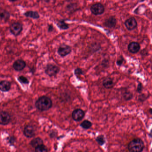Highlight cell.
Returning <instances> with one entry per match:
<instances>
[{"mask_svg": "<svg viewBox=\"0 0 152 152\" xmlns=\"http://www.w3.org/2000/svg\"><path fill=\"white\" fill-rule=\"evenodd\" d=\"M140 44L138 42H131L128 46V50L130 53L132 54H136L140 50Z\"/></svg>", "mask_w": 152, "mask_h": 152, "instance_id": "8fae6325", "label": "cell"}, {"mask_svg": "<svg viewBox=\"0 0 152 152\" xmlns=\"http://www.w3.org/2000/svg\"><path fill=\"white\" fill-rule=\"evenodd\" d=\"M116 24H117V19L116 18L112 16L106 19L104 24V26L107 27L112 28L116 26Z\"/></svg>", "mask_w": 152, "mask_h": 152, "instance_id": "4fadbf2b", "label": "cell"}, {"mask_svg": "<svg viewBox=\"0 0 152 152\" xmlns=\"http://www.w3.org/2000/svg\"><path fill=\"white\" fill-rule=\"evenodd\" d=\"M8 1H10V2H14L15 1H18V0H8Z\"/></svg>", "mask_w": 152, "mask_h": 152, "instance_id": "f546056e", "label": "cell"}, {"mask_svg": "<svg viewBox=\"0 0 152 152\" xmlns=\"http://www.w3.org/2000/svg\"><path fill=\"white\" fill-rule=\"evenodd\" d=\"M125 26L129 31H132L137 27V23L134 18H130L126 20L125 22Z\"/></svg>", "mask_w": 152, "mask_h": 152, "instance_id": "9c48e42d", "label": "cell"}, {"mask_svg": "<svg viewBox=\"0 0 152 152\" xmlns=\"http://www.w3.org/2000/svg\"><path fill=\"white\" fill-rule=\"evenodd\" d=\"M25 135L28 138H31L35 135V130L33 126L28 125L25 127L24 131Z\"/></svg>", "mask_w": 152, "mask_h": 152, "instance_id": "7c38bea8", "label": "cell"}, {"mask_svg": "<svg viewBox=\"0 0 152 152\" xmlns=\"http://www.w3.org/2000/svg\"><path fill=\"white\" fill-rule=\"evenodd\" d=\"M144 143L141 139H134L128 145V149L130 152H141L144 149Z\"/></svg>", "mask_w": 152, "mask_h": 152, "instance_id": "7a4b0ae2", "label": "cell"}, {"mask_svg": "<svg viewBox=\"0 0 152 152\" xmlns=\"http://www.w3.org/2000/svg\"><path fill=\"white\" fill-rule=\"evenodd\" d=\"M1 3H0V8H1Z\"/></svg>", "mask_w": 152, "mask_h": 152, "instance_id": "d6a6232c", "label": "cell"}, {"mask_svg": "<svg viewBox=\"0 0 152 152\" xmlns=\"http://www.w3.org/2000/svg\"><path fill=\"white\" fill-rule=\"evenodd\" d=\"M91 11L95 15L103 14L104 12V7L101 3H96L92 5L90 8Z\"/></svg>", "mask_w": 152, "mask_h": 152, "instance_id": "8992f818", "label": "cell"}, {"mask_svg": "<svg viewBox=\"0 0 152 152\" xmlns=\"http://www.w3.org/2000/svg\"><path fill=\"white\" fill-rule=\"evenodd\" d=\"M35 151L36 152H47V148L44 145L42 144V145H39V146H37V147L35 148Z\"/></svg>", "mask_w": 152, "mask_h": 152, "instance_id": "603a6c76", "label": "cell"}, {"mask_svg": "<svg viewBox=\"0 0 152 152\" xmlns=\"http://www.w3.org/2000/svg\"><path fill=\"white\" fill-rule=\"evenodd\" d=\"M11 117L10 114L5 111H0V124L8 125L10 121Z\"/></svg>", "mask_w": 152, "mask_h": 152, "instance_id": "ba28073f", "label": "cell"}, {"mask_svg": "<svg viewBox=\"0 0 152 152\" xmlns=\"http://www.w3.org/2000/svg\"><path fill=\"white\" fill-rule=\"evenodd\" d=\"M145 98H145V95L144 94H143L139 96V100L140 101H143L145 100Z\"/></svg>", "mask_w": 152, "mask_h": 152, "instance_id": "f1b7e54d", "label": "cell"}, {"mask_svg": "<svg viewBox=\"0 0 152 152\" xmlns=\"http://www.w3.org/2000/svg\"><path fill=\"white\" fill-rule=\"evenodd\" d=\"M10 18V14L6 10H3L0 11V19L5 22H7Z\"/></svg>", "mask_w": 152, "mask_h": 152, "instance_id": "e0dca14e", "label": "cell"}, {"mask_svg": "<svg viewBox=\"0 0 152 152\" xmlns=\"http://www.w3.org/2000/svg\"><path fill=\"white\" fill-rule=\"evenodd\" d=\"M149 112H150V114H152V109L151 108H150V109H149Z\"/></svg>", "mask_w": 152, "mask_h": 152, "instance_id": "1f68e13d", "label": "cell"}, {"mask_svg": "<svg viewBox=\"0 0 152 152\" xmlns=\"http://www.w3.org/2000/svg\"><path fill=\"white\" fill-rule=\"evenodd\" d=\"M80 125L83 129L87 130V129H90L92 126V123L91 122L89 121L85 120V121H83Z\"/></svg>", "mask_w": 152, "mask_h": 152, "instance_id": "ffe728a7", "label": "cell"}, {"mask_svg": "<svg viewBox=\"0 0 152 152\" xmlns=\"http://www.w3.org/2000/svg\"><path fill=\"white\" fill-rule=\"evenodd\" d=\"M18 80L21 83H24V84H28L29 83V81L27 78L23 76H20L19 77Z\"/></svg>", "mask_w": 152, "mask_h": 152, "instance_id": "cb8c5ba5", "label": "cell"}, {"mask_svg": "<svg viewBox=\"0 0 152 152\" xmlns=\"http://www.w3.org/2000/svg\"><path fill=\"white\" fill-rule=\"evenodd\" d=\"M59 72V68L56 65L52 64H49L45 69V73L46 75L50 77L56 76Z\"/></svg>", "mask_w": 152, "mask_h": 152, "instance_id": "277c9868", "label": "cell"}, {"mask_svg": "<svg viewBox=\"0 0 152 152\" xmlns=\"http://www.w3.org/2000/svg\"><path fill=\"white\" fill-rule=\"evenodd\" d=\"M72 50L71 46L63 44L60 46L58 48V53L60 56L64 57L69 55L72 52Z\"/></svg>", "mask_w": 152, "mask_h": 152, "instance_id": "5b68a950", "label": "cell"}, {"mask_svg": "<svg viewBox=\"0 0 152 152\" xmlns=\"http://www.w3.org/2000/svg\"><path fill=\"white\" fill-rule=\"evenodd\" d=\"M74 73H75V75H76V76H78V75H82L83 72L81 69L78 68L75 69Z\"/></svg>", "mask_w": 152, "mask_h": 152, "instance_id": "d4e9b609", "label": "cell"}, {"mask_svg": "<svg viewBox=\"0 0 152 152\" xmlns=\"http://www.w3.org/2000/svg\"><path fill=\"white\" fill-rule=\"evenodd\" d=\"M43 1L46 2H49L50 1V0H43Z\"/></svg>", "mask_w": 152, "mask_h": 152, "instance_id": "4dcf8cb0", "label": "cell"}, {"mask_svg": "<svg viewBox=\"0 0 152 152\" xmlns=\"http://www.w3.org/2000/svg\"><path fill=\"white\" fill-rule=\"evenodd\" d=\"M142 89H143V86H142V83L139 82L138 83V86H137L136 91H137V92H138V93H141Z\"/></svg>", "mask_w": 152, "mask_h": 152, "instance_id": "4316f807", "label": "cell"}, {"mask_svg": "<svg viewBox=\"0 0 152 152\" xmlns=\"http://www.w3.org/2000/svg\"><path fill=\"white\" fill-rule=\"evenodd\" d=\"M42 144H43V140L39 137L33 139L31 142V145L34 148H36Z\"/></svg>", "mask_w": 152, "mask_h": 152, "instance_id": "ac0fdd59", "label": "cell"}, {"mask_svg": "<svg viewBox=\"0 0 152 152\" xmlns=\"http://www.w3.org/2000/svg\"><path fill=\"white\" fill-rule=\"evenodd\" d=\"M57 26L59 28L61 29H67L69 28V25L65 22L64 20H61L58 21Z\"/></svg>", "mask_w": 152, "mask_h": 152, "instance_id": "d6986e66", "label": "cell"}, {"mask_svg": "<svg viewBox=\"0 0 152 152\" xmlns=\"http://www.w3.org/2000/svg\"><path fill=\"white\" fill-rule=\"evenodd\" d=\"M85 116V112L80 108L75 109L72 113V119L76 121H81Z\"/></svg>", "mask_w": 152, "mask_h": 152, "instance_id": "52a82bcc", "label": "cell"}, {"mask_svg": "<svg viewBox=\"0 0 152 152\" xmlns=\"http://www.w3.org/2000/svg\"><path fill=\"white\" fill-rule=\"evenodd\" d=\"M35 106L40 111H47L52 107V101L49 97L46 96H42L37 100Z\"/></svg>", "mask_w": 152, "mask_h": 152, "instance_id": "6da1fadb", "label": "cell"}, {"mask_svg": "<svg viewBox=\"0 0 152 152\" xmlns=\"http://www.w3.org/2000/svg\"><path fill=\"white\" fill-rule=\"evenodd\" d=\"M124 58H123V57L122 56H121V57H120V58H119V59H118L117 60V65L119 66H121L122 64H123V61H124Z\"/></svg>", "mask_w": 152, "mask_h": 152, "instance_id": "484cf974", "label": "cell"}, {"mask_svg": "<svg viewBox=\"0 0 152 152\" xmlns=\"http://www.w3.org/2000/svg\"><path fill=\"white\" fill-rule=\"evenodd\" d=\"M23 15L27 18H31L33 19H38L40 18L39 13L36 11L29 10L24 13Z\"/></svg>", "mask_w": 152, "mask_h": 152, "instance_id": "5bb4252c", "label": "cell"}, {"mask_svg": "<svg viewBox=\"0 0 152 152\" xmlns=\"http://www.w3.org/2000/svg\"><path fill=\"white\" fill-rule=\"evenodd\" d=\"M11 88V83L8 81L3 80L0 82V90L3 92L9 91Z\"/></svg>", "mask_w": 152, "mask_h": 152, "instance_id": "2e32d148", "label": "cell"}, {"mask_svg": "<svg viewBox=\"0 0 152 152\" xmlns=\"http://www.w3.org/2000/svg\"><path fill=\"white\" fill-rule=\"evenodd\" d=\"M26 66V62L22 59H18L15 61L13 64V67L15 70L21 71L25 68Z\"/></svg>", "mask_w": 152, "mask_h": 152, "instance_id": "30bf717a", "label": "cell"}, {"mask_svg": "<svg viewBox=\"0 0 152 152\" xmlns=\"http://www.w3.org/2000/svg\"><path fill=\"white\" fill-rule=\"evenodd\" d=\"M54 30V27L52 25H50L48 26V31L49 32H51Z\"/></svg>", "mask_w": 152, "mask_h": 152, "instance_id": "83f0119b", "label": "cell"}, {"mask_svg": "<svg viewBox=\"0 0 152 152\" xmlns=\"http://www.w3.org/2000/svg\"><path fill=\"white\" fill-rule=\"evenodd\" d=\"M122 95L123 97L124 98V99L126 100H130L133 98V95L130 91H124Z\"/></svg>", "mask_w": 152, "mask_h": 152, "instance_id": "44dd1931", "label": "cell"}, {"mask_svg": "<svg viewBox=\"0 0 152 152\" xmlns=\"http://www.w3.org/2000/svg\"><path fill=\"white\" fill-rule=\"evenodd\" d=\"M95 140L97 141L98 144L100 145V146L104 145L105 144V141H106L104 136L102 135L97 136L95 139Z\"/></svg>", "mask_w": 152, "mask_h": 152, "instance_id": "7402d4cb", "label": "cell"}, {"mask_svg": "<svg viewBox=\"0 0 152 152\" xmlns=\"http://www.w3.org/2000/svg\"><path fill=\"white\" fill-rule=\"evenodd\" d=\"M103 85L107 89H111L115 86V83L112 78L108 77L105 78L103 81Z\"/></svg>", "mask_w": 152, "mask_h": 152, "instance_id": "9a60e30c", "label": "cell"}, {"mask_svg": "<svg viewBox=\"0 0 152 152\" xmlns=\"http://www.w3.org/2000/svg\"><path fill=\"white\" fill-rule=\"evenodd\" d=\"M22 30V24L19 22H15L10 26V32L15 37L19 35Z\"/></svg>", "mask_w": 152, "mask_h": 152, "instance_id": "3957f363", "label": "cell"}]
</instances>
